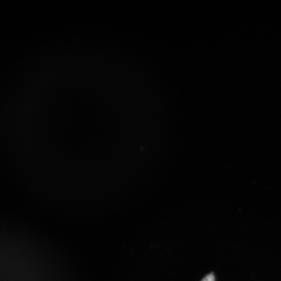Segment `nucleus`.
Listing matches in <instances>:
<instances>
[{
	"label": "nucleus",
	"mask_w": 281,
	"mask_h": 281,
	"mask_svg": "<svg viewBox=\"0 0 281 281\" xmlns=\"http://www.w3.org/2000/svg\"><path fill=\"white\" fill-rule=\"evenodd\" d=\"M202 281H215V276L213 273L206 275Z\"/></svg>",
	"instance_id": "1"
}]
</instances>
